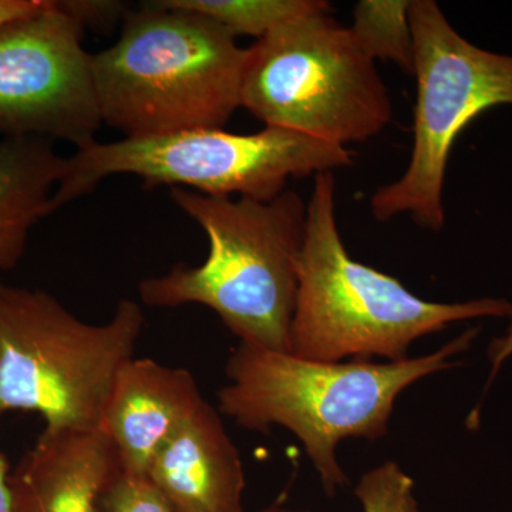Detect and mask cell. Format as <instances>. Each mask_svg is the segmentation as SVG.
Segmentation results:
<instances>
[{"instance_id": "1", "label": "cell", "mask_w": 512, "mask_h": 512, "mask_svg": "<svg viewBox=\"0 0 512 512\" xmlns=\"http://www.w3.org/2000/svg\"><path fill=\"white\" fill-rule=\"evenodd\" d=\"M480 329L464 330L430 355L402 362H316L239 343L225 365L218 409L245 430L291 431L333 497L348 484L336 457L346 439L377 441L389 431L400 394L458 366Z\"/></svg>"}, {"instance_id": "2", "label": "cell", "mask_w": 512, "mask_h": 512, "mask_svg": "<svg viewBox=\"0 0 512 512\" xmlns=\"http://www.w3.org/2000/svg\"><path fill=\"white\" fill-rule=\"evenodd\" d=\"M333 173L315 175L306 202L305 238L289 353L316 362H387L409 359L416 340L457 322L510 318L507 299L430 302L397 278L357 262L336 221Z\"/></svg>"}, {"instance_id": "3", "label": "cell", "mask_w": 512, "mask_h": 512, "mask_svg": "<svg viewBox=\"0 0 512 512\" xmlns=\"http://www.w3.org/2000/svg\"><path fill=\"white\" fill-rule=\"evenodd\" d=\"M171 200L210 244L201 265L178 264L138 285L153 308L202 305L244 345L289 353L306 202L286 190L271 201L210 197L170 188Z\"/></svg>"}, {"instance_id": "4", "label": "cell", "mask_w": 512, "mask_h": 512, "mask_svg": "<svg viewBox=\"0 0 512 512\" xmlns=\"http://www.w3.org/2000/svg\"><path fill=\"white\" fill-rule=\"evenodd\" d=\"M247 49L207 16L143 3L117 42L92 55L103 123L126 138L222 128L241 107Z\"/></svg>"}, {"instance_id": "5", "label": "cell", "mask_w": 512, "mask_h": 512, "mask_svg": "<svg viewBox=\"0 0 512 512\" xmlns=\"http://www.w3.org/2000/svg\"><path fill=\"white\" fill-rule=\"evenodd\" d=\"M143 328L131 299L93 325L50 293L0 284V416L23 410L39 413L46 430L99 429Z\"/></svg>"}, {"instance_id": "6", "label": "cell", "mask_w": 512, "mask_h": 512, "mask_svg": "<svg viewBox=\"0 0 512 512\" xmlns=\"http://www.w3.org/2000/svg\"><path fill=\"white\" fill-rule=\"evenodd\" d=\"M352 154L349 148L276 127L254 134L195 128L110 143L94 141L66 158L49 211L55 214L114 175H134L146 188L167 185L210 197L271 201L286 191L291 178L350 167Z\"/></svg>"}, {"instance_id": "7", "label": "cell", "mask_w": 512, "mask_h": 512, "mask_svg": "<svg viewBox=\"0 0 512 512\" xmlns=\"http://www.w3.org/2000/svg\"><path fill=\"white\" fill-rule=\"evenodd\" d=\"M241 107L265 127L345 148L393 119L376 60L329 12L291 20L247 49Z\"/></svg>"}, {"instance_id": "8", "label": "cell", "mask_w": 512, "mask_h": 512, "mask_svg": "<svg viewBox=\"0 0 512 512\" xmlns=\"http://www.w3.org/2000/svg\"><path fill=\"white\" fill-rule=\"evenodd\" d=\"M409 19L417 82L412 157L399 180L373 192L370 210L379 222L407 214L440 231L451 148L484 111L512 106V56L468 42L434 0H412Z\"/></svg>"}, {"instance_id": "9", "label": "cell", "mask_w": 512, "mask_h": 512, "mask_svg": "<svg viewBox=\"0 0 512 512\" xmlns=\"http://www.w3.org/2000/svg\"><path fill=\"white\" fill-rule=\"evenodd\" d=\"M83 30L56 0L0 26V138L97 141L103 119Z\"/></svg>"}, {"instance_id": "10", "label": "cell", "mask_w": 512, "mask_h": 512, "mask_svg": "<svg viewBox=\"0 0 512 512\" xmlns=\"http://www.w3.org/2000/svg\"><path fill=\"white\" fill-rule=\"evenodd\" d=\"M121 473L103 427L45 430L9 476L12 512H104V498Z\"/></svg>"}, {"instance_id": "11", "label": "cell", "mask_w": 512, "mask_h": 512, "mask_svg": "<svg viewBox=\"0 0 512 512\" xmlns=\"http://www.w3.org/2000/svg\"><path fill=\"white\" fill-rule=\"evenodd\" d=\"M146 477L175 512H245L241 456L207 400L160 447Z\"/></svg>"}, {"instance_id": "12", "label": "cell", "mask_w": 512, "mask_h": 512, "mask_svg": "<svg viewBox=\"0 0 512 512\" xmlns=\"http://www.w3.org/2000/svg\"><path fill=\"white\" fill-rule=\"evenodd\" d=\"M204 402L187 369L133 357L117 376L101 424L124 473L146 477L160 447Z\"/></svg>"}, {"instance_id": "13", "label": "cell", "mask_w": 512, "mask_h": 512, "mask_svg": "<svg viewBox=\"0 0 512 512\" xmlns=\"http://www.w3.org/2000/svg\"><path fill=\"white\" fill-rule=\"evenodd\" d=\"M66 157L40 137L0 138V269L15 268L30 231L50 215Z\"/></svg>"}, {"instance_id": "14", "label": "cell", "mask_w": 512, "mask_h": 512, "mask_svg": "<svg viewBox=\"0 0 512 512\" xmlns=\"http://www.w3.org/2000/svg\"><path fill=\"white\" fill-rule=\"evenodd\" d=\"M173 8L207 16L235 37L262 39L291 20L330 12L325 0H165Z\"/></svg>"}, {"instance_id": "15", "label": "cell", "mask_w": 512, "mask_h": 512, "mask_svg": "<svg viewBox=\"0 0 512 512\" xmlns=\"http://www.w3.org/2000/svg\"><path fill=\"white\" fill-rule=\"evenodd\" d=\"M410 3L412 0H360L353 9L350 30L372 59L389 60L413 76Z\"/></svg>"}, {"instance_id": "16", "label": "cell", "mask_w": 512, "mask_h": 512, "mask_svg": "<svg viewBox=\"0 0 512 512\" xmlns=\"http://www.w3.org/2000/svg\"><path fill=\"white\" fill-rule=\"evenodd\" d=\"M355 494L363 512H421L413 478L394 461L366 471Z\"/></svg>"}, {"instance_id": "17", "label": "cell", "mask_w": 512, "mask_h": 512, "mask_svg": "<svg viewBox=\"0 0 512 512\" xmlns=\"http://www.w3.org/2000/svg\"><path fill=\"white\" fill-rule=\"evenodd\" d=\"M104 512H175L143 476L121 473L104 498Z\"/></svg>"}, {"instance_id": "18", "label": "cell", "mask_w": 512, "mask_h": 512, "mask_svg": "<svg viewBox=\"0 0 512 512\" xmlns=\"http://www.w3.org/2000/svg\"><path fill=\"white\" fill-rule=\"evenodd\" d=\"M64 8L73 16L77 22L82 23L84 29L90 28L106 29L113 25L117 19L126 16V8L121 2H63Z\"/></svg>"}, {"instance_id": "19", "label": "cell", "mask_w": 512, "mask_h": 512, "mask_svg": "<svg viewBox=\"0 0 512 512\" xmlns=\"http://www.w3.org/2000/svg\"><path fill=\"white\" fill-rule=\"evenodd\" d=\"M487 356L488 362H490V376H488L484 393H487L495 377L500 373L501 367H503L505 362L512 356V312L510 315V323H508V328L505 330L504 335L498 336V338H495L493 342L488 345Z\"/></svg>"}, {"instance_id": "20", "label": "cell", "mask_w": 512, "mask_h": 512, "mask_svg": "<svg viewBox=\"0 0 512 512\" xmlns=\"http://www.w3.org/2000/svg\"><path fill=\"white\" fill-rule=\"evenodd\" d=\"M47 0H0V26L39 12Z\"/></svg>"}, {"instance_id": "21", "label": "cell", "mask_w": 512, "mask_h": 512, "mask_svg": "<svg viewBox=\"0 0 512 512\" xmlns=\"http://www.w3.org/2000/svg\"><path fill=\"white\" fill-rule=\"evenodd\" d=\"M0 512H12L8 467L2 456H0Z\"/></svg>"}, {"instance_id": "22", "label": "cell", "mask_w": 512, "mask_h": 512, "mask_svg": "<svg viewBox=\"0 0 512 512\" xmlns=\"http://www.w3.org/2000/svg\"><path fill=\"white\" fill-rule=\"evenodd\" d=\"M261 512H311L308 510H298V508L286 507V505L274 504L271 507L265 508Z\"/></svg>"}]
</instances>
